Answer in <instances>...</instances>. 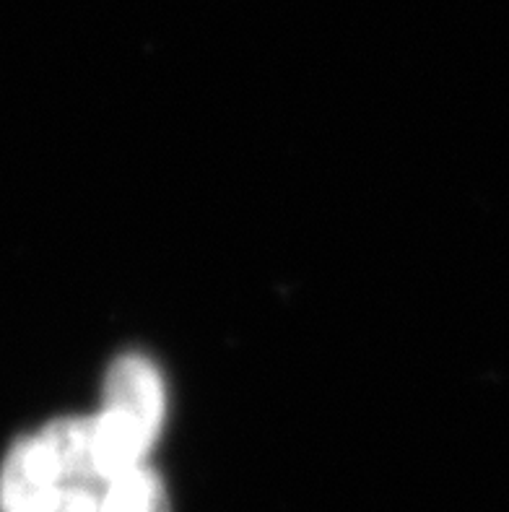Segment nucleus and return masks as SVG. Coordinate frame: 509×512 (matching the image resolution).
I'll return each mask as SVG.
<instances>
[{
	"mask_svg": "<svg viewBox=\"0 0 509 512\" xmlns=\"http://www.w3.org/2000/svg\"><path fill=\"white\" fill-rule=\"evenodd\" d=\"M99 512H172V507L162 476L141 463L107 481Z\"/></svg>",
	"mask_w": 509,
	"mask_h": 512,
	"instance_id": "nucleus-3",
	"label": "nucleus"
},
{
	"mask_svg": "<svg viewBox=\"0 0 509 512\" xmlns=\"http://www.w3.org/2000/svg\"><path fill=\"white\" fill-rule=\"evenodd\" d=\"M167 416V388L151 359L123 354L104 377L102 406L91 416L94 448L104 479L149 463Z\"/></svg>",
	"mask_w": 509,
	"mask_h": 512,
	"instance_id": "nucleus-2",
	"label": "nucleus"
},
{
	"mask_svg": "<svg viewBox=\"0 0 509 512\" xmlns=\"http://www.w3.org/2000/svg\"><path fill=\"white\" fill-rule=\"evenodd\" d=\"M104 487L91 416H60L8 448L0 512H99Z\"/></svg>",
	"mask_w": 509,
	"mask_h": 512,
	"instance_id": "nucleus-1",
	"label": "nucleus"
}]
</instances>
